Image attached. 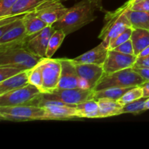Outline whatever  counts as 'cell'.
I'll use <instances>...</instances> for the list:
<instances>
[{
  "label": "cell",
  "mask_w": 149,
  "mask_h": 149,
  "mask_svg": "<svg viewBox=\"0 0 149 149\" xmlns=\"http://www.w3.org/2000/svg\"><path fill=\"white\" fill-rule=\"evenodd\" d=\"M95 10L91 1L81 0L68 8L65 15L54 23L52 26L55 30H62L67 36L94 21L96 18L95 15Z\"/></svg>",
  "instance_id": "1"
},
{
  "label": "cell",
  "mask_w": 149,
  "mask_h": 149,
  "mask_svg": "<svg viewBox=\"0 0 149 149\" xmlns=\"http://www.w3.org/2000/svg\"><path fill=\"white\" fill-rule=\"evenodd\" d=\"M130 8V4L127 1L124 5L115 11L107 12L105 15V24L98 35L102 43L109 48V44L113 42L118 35L127 27H132L130 20L125 14V10Z\"/></svg>",
  "instance_id": "2"
},
{
  "label": "cell",
  "mask_w": 149,
  "mask_h": 149,
  "mask_svg": "<svg viewBox=\"0 0 149 149\" xmlns=\"http://www.w3.org/2000/svg\"><path fill=\"white\" fill-rule=\"evenodd\" d=\"M42 59L24 47H16L0 50V66L14 67L23 71L34 68Z\"/></svg>",
  "instance_id": "3"
},
{
  "label": "cell",
  "mask_w": 149,
  "mask_h": 149,
  "mask_svg": "<svg viewBox=\"0 0 149 149\" xmlns=\"http://www.w3.org/2000/svg\"><path fill=\"white\" fill-rule=\"evenodd\" d=\"M145 79L132 67L111 74H103L94 88V91L110 87H131L141 85Z\"/></svg>",
  "instance_id": "4"
},
{
  "label": "cell",
  "mask_w": 149,
  "mask_h": 149,
  "mask_svg": "<svg viewBox=\"0 0 149 149\" xmlns=\"http://www.w3.org/2000/svg\"><path fill=\"white\" fill-rule=\"evenodd\" d=\"M0 118L2 120L12 122L49 120L45 109L30 105L0 106Z\"/></svg>",
  "instance_id": "5"
},
{
  "label": "cell",
  "mask_w": 149,
  "mask_h": 149,
  "mask_svg": "<svg viewBox=\"0 0 149 149\" xmlns=\"http://www.w3.org/2000/svg\"><path fill=\"white\" fill-rule=\"evenodd\" d=\"M42 92L36 86L29 85L0 95V106L30 105L37 106Z\"/></svg>",
  "instance_id": "6"
},
{
  "label": "cell",
  "mask_w": 149,
  "mask_h": 149,
  "mask_svg": "<svg viewBox=\"0 0 149 149\" xmlns=\"http://www.w3.org/2000/svg\"><path fill=\"white\" fill-rule=\"evenodd\" d=\"M95 91L91 89L57 88L50 93H42V97L47 100H58L68 105H77L94 99Z\"/></svg>",
  "instance_id": "7"
},
{
  "label": "cell",
  "mask_w": 149,
  "mask_h": 149,
  "mask_svg": "<svg viewBox=\"0 0 149 149\" xmlns=\"http://www.w3.org/2000/svg\"><path fill=\"white\" fill-rule=\"evenodd\" d=\"M37 106L47 111L49 120H65L79 118L76 105H68L58 100H47L42 94L37 103Z\"/></svg>",
  "instance_id": "8"
},
{
  "label": "cell",
  "mask_w": 149,
  "mask_h": 149,
  "mask_svg": "<svg viewBox=\"0 0 149 149\" xmlns=\"http://www.w3.org/2000/svg\"><path fill=\"white\" fill-rule=\"evenodd\" d=\"M43 78L42 93H50L58 88L61 74L60 59L43 58L39 63Z\"/></svg>",
  "instance_id": "9"
},
{
  "label": "cell",
  "mask_w": 149,
  "mask_h": 149,
  "mask_svg": "<svg viewBox=\"0 0 149 149\" xmlns=\"http://www.w3.org/2000/svg\"><path fill=\"white\" fill-rule=\"evenodd\" d=\"M74 65L77 74L80 79L81 88L91 89L94 90V88L98 83L99 80L105 74L103 65L93 63H74Z\"/></svg>",
  "instance_id": "10"
},
{
  "label": "cell",
  "mask_w": 149,
  "mask_h": 149,
  "mask_svg": "<svg viewBox=\"0 0 149 149\" xmlns=\"http://www.w3.org/2000/svg\"><path fill=\"white\" fill-rule=\"evenodd\" d=\"M68 10V8L59 0H46L33 11L48 25H53L65 15Z\"/></svg>",
  "instance_id": "11"
},
{
  "label": "cell",
  "mask_w": 149,
  "mask_h": 149,
  "mask_svg": "<svg viewBox=\"0 0 149 149\" xmlns=\"http://www.w3.org/2000/svg\"><path fill=\"white\" fill-rule=\"evenodd\" d=\"M136 59V55L122 53L115 49H109L106 59L103 64V70L106 74H111L131 68L133 67Z\"/></svg>",
  "instance_id": "12"
},
{
  "label": "cell",
  "mask_w": 149,
  "mask_h": 149,
  "mask_svg": "<svg viewBox=\"0 0 149 149\" xmlns=\"http://www.w3.org/2000/svg\"><path fill=\"white\" fill-rule=\"evenodd\" d=\"M55 31L52 25H48L40 32L31 36L25 44L24 47L37 56L46 58L49 40Z\"/></svg>",
  "instance_id": "13"
},
{
  "label": "cell",
  "mask_w": 149,
  "mask_h": 149,
  "mask_svg": "<svg viewBox=\"0 0 149 149\" xmlns=\"http://www.w3.org/2000/svg\"><path fill=\"white\" fill-rule=\"evenodd\" d=\"M60 61L61 63V74L58 88H81L80 79L72 59L60 58Z\"/></svg>",
  "instance_id": "14"
},
{
  "label": "cell",
  "mask_w": 149,
  "mask_h": 149,
  "mask_svg": "<svg viewBox=\"0 0 149 149\" xmlns=\"http://www.w3.org/2000/svg\"><path fill=\"white\" fill-rule=\"evenodd\" d=\"M31 36L27 34L23 22H22L0 36V50L16 47H24Z\"/></svg>",
  "instance_id": "15"
},
{
  "label": "cell",
  "mask_w": 149,
  "mask_h": 149,
  "mask_svg": "<svg viewBox=\"0 0 149 149\" xmlns=\"http://www.w3.org/2000/svg\"><path fill=\"white\" fill-rule=\"evenodd\" d=\"M108 52L109 48L101 42L95 48L74 58L72 61L77 63H93L103 65L107 57Z\"/></svg>",
  "instance_id": "16"
},
{
  "label": "cell",
  "mask_w": 149,
  "mask_h": 149,
  "mask_svg": "<svg viewBox=\"0 0 149 149\" xmlns=\"http://www.w3.org/2000/svg\"><path fill=\"white\" fill-rule=\"evenodd\" d=\"M29 84V71H22L7 79L0 81V95Z\"/></svg>",
  "instance_id": "17"
},
{
  "label": "cell",
  "mask_w": 149,
  "mask_h": 149,
  "mask_svg": "<svg viewBox=\"0 0 149 149\" xmlns=\"http://www.w3.org/2000/svg\"><path fill=\"white\" fill-rule=\"evenodd\" d=\"M97 101L100 109V118L119 116L122 114L124 105L119 103V100L103 97L99 98Z\"/></svg>",
  "instance_id": "18"
},
{
  "label": "cell",
  "mask_w": 149,
  "mask_h": 149,
  "mask_svg": "<svg viewBox=\"0 0 149 149\" xmlns=\"http://www.w3.org/2000/svg\"><path fill=\"white\" fill-rule=\"evenodd\" d=\"M23 22L26 33L30 36L39 33L48 26L47 23L42 20L34 11L26 13L23 18Z\"/></svg>",
  "instance_id": "19"
},
{
  "label": "cell",
  "mask_w": 149,
  "mask_h": 149,
  "mask_svg": "<svg viewBox=\"0 0 149 149\" xmlns=\"http://www.w3.org/2000/svg\"><path fill=\"white\" fill-rule=\"evenodd\" d=\"M79 118H100L98 103L95 99L76 105Z\"/></svg>",
  "instance_id": "20"
},
{
  "label": "cell",
  "mask_w": 149,
  "mask_h": 149,
  "mask_svg": "<svg viewBox=\"0 0 149 149\" xmlns=\"http://www.w3.org/2000/svg\"><path fill=\"white\" fill-rule=\"evenodd\" d=\"M135 55L138 56L140 52L149 45V30L144 29H133L131 36Z\"/></svg>",
  "instance_id": "21"
},
{
  "label": "cell",
  "mask_w": 149,
  "mask_h": 149,
  "mask_svg": "<svg viewBox=\"0 0 149 149\" xmlns=\"http://www.w3.org/2000/svg\"><path fill=\"white\" fill-rule=\"evenodd\" d=\"M125 14L130 20L133 29H144L149 30V12L135 11L128 8Z\"/></svg>",
  "instance_id": "22"
},
{
  "label": "cell",
  "mask_w": 149,
  "mask_h": 149,
  "mask_svg": "<svg viewBox=\"0 0 149 149\" xmlns=\"http://www.w3.org/2000/svg\"><path fill=\"white\" fill-rule=\"evenodd\" d=\"M45 1L46 0H17L4 17L30 13Z\"/></svg>",
  "instance_id": "23"
},
{
  "label": "cell",
  "mask_w": 149,
  "mask_h": 149,
  "mask_svg": "<svg viewBox=\"0 0 149 149\" xmlns=\"http://www.w3.org/2000/svg\"><path fill=\"white\" fill-rule=\"evenodd\" d=\"M134 87H110L104 90L95 91L94 99L98 100L99 98H110L113 100H119L125 93Z\"/></svg>",
  "instance_id": "24"
},
{
  "label": "cell",
  "mask_w": 149,
  "mask_h": 149,
  "mask_svg": "<svg viewBox=\"0 0 149 149\" xmlns=\"http://www.w3.org/2000/svg\"><path fill=\"white\" fill-rule=\"evenodd\" d=\"M65 36L66 35L61 29H58L54 31L49 39V43H48L46 52V58H52L55 52L60 47L62 42H63Z\"/></svg>",
  "instance_id": "25"
},
{
  "label": "cell",
  "mask_w": 149,
  "mask_h": 149,
  "mask_svg": "<svg viewBox=\"0 0 149 149\" xmlns=\"http://www.w3.org/2000/svg\"><path fill=\"white\" fill-rule=\"evenodd\" d=\"M148 97H141L138 100L132 101L131 103L125 104L122 109V114L124 113H134V114H140L143 112L146 111L145 105Z\"/></svg>",
  "instance_id": "26"
},
{
  "label": "cell",
  "mask_w": 149,
  "mask_h": 149,
  "mask_svg": "<svg viewBox=\"0 0 149 149\" xmlns=\"http://www.w3.org/2000/svg\"><path fill=\"white\" fill-rule=\"evenodd\" d=\"M29 84L36 86L42 92L43 78H42V69L39 64L32 69L29 70Z\"/></svg>",
  "instance_id": "27"
},
{
  "label": "cell",
  "mask_w": 149,
  "mask_h": 149,
  "mask_svg": "<svg viewBox=\"0 0 149 149\" xmlns=\"http://www.w3.org/2000/svg\"><path fill=\"white\" fill-rule=\"evenodd\" d=\"M143 97V93L142 88L140 86H136V87H132L131 90L127 92L118 100H119V103L125 105L127 103H131L132 101H135V100L141 98Z\"/></svg>",
  "instance_id": "28"
},
{
  "label": "cell",
  "mask_w": 149,
  "mask_h": 149,
  "mask_svg": "<svg viewBox=\"0 0 149 149\" xmlns=\"http://www.w3.org/2000/svg\"><path fill=\"white\" fill-rule=\"evenodd\" d=\"M132 31H133V28L132 27L127 28L124 31H122L120 34L116 36V38L113 42H111L109 44V49H114L116 47L119 46L120 45L125 43V42L130 39L131 36H132Z\"/></svg>",
  "instance_id": "29"
},
{
  "label": "cell",
  "mask_w": 149,
  "mask_h": 149,
  "mask_svg": "<svg viewBox=\"0 0 149 149\" xmlns=\"http://www.w3.org/2000/svg\"><path fill=\"white\" fill-rule=\"evenodd\" d=\"M23 71L11 66H0V81L7 79Z\"/></svg>",
  "instance_id": "30"
},
{
  "label": "cell",
  "mask_w": 149,
  "mask_h": 149,
  "mask_svg": "<svg viewBox=\"0 0 149 149\" xmlns=\"http://www.w3.org/2000/svg\"><path fill=\"white\" fill-rule=\"evenodd\" d=\"M17 0H0V18L4 17Z\"/></svg>",
  "instance_id": "31"
},
{
  "label": "cell",
  "mask_w": 149,
  "mask_h": 149,
  "mask_svg": "<svg viewBox=\"0 0 149 149\" xmlns=\"http://www.w3.org/2000/svg\"><path fill=\"white\" fill-rule=\"evenodd\" d=\"M115 50L118 51V52H122V53L125 54H128V55H135V51H134V47L133 45H132V40L129 39L128 41L125 42V43L122 44L119 46L116 47V48H114Z\"/></svg>",
  "instance_id": "32"
},
{
  "label": "cell",
  "mask_w": 149,
  "mask_h": 149,
  "mask_svg": "<svg viewBox=\"0 0 149 149\" xmlns=\"http://www.w3.org/2000/svg\"><path fill=\"white\" fill-rule=\"evenodd\" d=\"M130 9L135 11L149 12V0H143L136 3L131 6Z\"/></svg>",
  "instance_id": "33"
},
{
  "label": "cell",
  "mask_w": 149,
  "mask_h": 149,
  "mask_svg": "<svg viewBox=\"0 0 149 149\" xmlns=\"http://www.w3.org/2000/svg\"><path fill=\"white\" fill-rule=\"evenodd\" d=\"M133 68H149V55L144 57H137Z\"/></svg>",
  "instance_id": "34"
},
{
  "label": "cell",
  "mask_w": 149,
  "mask_h": 149,
  "mask_svg": "<svg viewBox=\"0 0 149 149\" xmlns=\"http://www.w3.org/2000/svg\"><path fill=\"white\" fill-rule=\"evenodd\" d=\"M133 68V67H132ZM137 73L140 74L145 81H149V68H133Z\"/></svg>",
  "instance_id": "35"
},
{
  "label": "cell",
  "mask_w": 149,
  "mask_h": 149,
  "mask_svg": "<svg viewBox=\"0 0 149 149\" xmlns=\"http://www.w3.org/2000/svg\"><path fill=\"white\" fill-rule=\"evenodd\" d=\"M59 1H62L63 2V1H68V0H59ZM89 1H90L92 3H93V4L95 6V7L96 8V10H100V11L103 12V13H106L108 12V11H106V10L103 9V4H102V1H103V0H89Z\"/></svg>",
  "instance_id": "36"
},
{
  "label": "cell",
  "mask_w": 149,
  "mask_h": 149,
  "mask_svg": "<svg viewBox=\"0 0 149 149\" xmlns=\"http://www.w3.org/2000/svg\"><path fill=\"white\" fill-rule=\"evenodd\" d=\"M142 88L144 97H149V81H144L143 84L139 85Z\"/></svg>",
  "instance_id": "37"
},
{
  "label": "cell",
  "mask_w": 149,
  "mask_h": 149,
  "mask_svg": "<svg viewBox=\"0 0 149 149\" xmlns=\"http://www.w3.org/2000/svg\"><path fill=\"white\" fill-rule=\"evenodd\" d=\"M149 55V45L148 47H146L145 49H143L137 57H144V56H147V55Z\"/></svg>",
  "instance_id": "38"
},
{
  "label": "cell",
  "mask_w": 149,
  "mask_h": 149,
  "mask_svg": "<svg viewBox=\"0 0 149 149\" xmlns=\"http://www.w3.org/2000/svg\"><path fill=\"white\" fill-rule=\"evenodd\" d=\"M143 1V0H129V1H128V3L130 4V6H132V5H133V4H136V3L140 2V1Z\"/></svg>",
  "instance_id": "39"
},
{
  "label": "cell",
  "mask_w": 149,
  "mask_h": 149,
  "mask_svg": "<svg viewBox=\"0 0 149 149\" xmlns=\"http://www.w3.org/2000/svg\"><path fill=\"white\" fill-rule=\"evenodd\" d=\"M145 107H146V110H149V97L147 99L146 102Z\"/></svg>",
  "instance_id": "40"
}]
</instances>
